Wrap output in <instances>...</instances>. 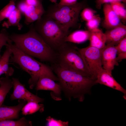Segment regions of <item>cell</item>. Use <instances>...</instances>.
I'll return each mask as SVG.
<instances>
[{
    "label": "cell",
    "mask_w": 126,
    "mask_h": 126,
    "mask_svg": "<svg viewBox=\"0 0 126 126\" xmlns=\"http://www.w3.org/2000/svg\"><path fill=\"white\" fill-rule=\"evenodd\" d=\"M10 39L23 52L41 61L55 62L56 53L44 40L35 29L33 23L28 31L22 34L13 33L10 35Z\"/></svg>",
    "instance_id": "6da1fadb"
},
{
    "label": "cell",
    "mask_w": 126,
    "mask_h": 126,
    "mask_svg": "<svg viewBox=\"0 0 126 126\" xmlns=\"http://www.w3.org/2000/svg\"><path fill=\"white\" fill-rule=\"evenodd\" d=\"M51 67L56 75L59 84L65 96L69 100L72 97L83 102L85 95L90 94L95 80L89 77L64 68L56 63Z\"/></svg>",
    "instance_id": "7a4b0ae2"
},
{
    "label": "cell",
    "mask_w": 126,
    "mask_h": 126,
    "mask_svg": "<svg viewBox=\"0 0 126 126\" xmlns=\"http://www.w3.org/2000/svg\"><path fill=\"white\" fill-rule=\"evenodd\" d=\"M12 42L10 39L7 42V44L11 49L12 54L11 61L18 64L30 75L31 78L28 83L30 89H33L39 78L42 76L47 77L54 81H58L57 77L54 74L51 67L25 53Z\"/></svg>",
    "instance_id": "3957f363"
},
{
    "label": "cell",
    "mask_w": 126,
    "mask_h": 126,
    "mask_svg": "<svg viewBox=\"0 0 126 126\" xmlns=\"http://www.w3.org/2000/svg\"><path fill=\"white\" fill-rule=\"evenodd\" d=\"M34 28L45 42L56 51L65 42L68 30L45 13L33 24Z\"/></svg>",
    "instance_id": "277c9868"
},
{
    "label": "cell",
    "mask_w": 126,
    "mask_h": 126,
    "mask_svg": "<svg viewBox=\"0 0 126 126\" xmlns=\"http://www.w3.org/2000/svg\"><path fill=\"white\" fill-rule=\"evenodd\" d=\"M78 48L72 43L65 42L56 51V58L54 63L91 78Z\"/></svg>",
    "instance_id": "5b68a950"
},
{
    "label": "cell",
    "mask_w": 126,
    "mask_h": 126,
    "mask_svg": "<svg viewBox=\"0 0 126 126\" xmlns=\"http://www.w3.org/2000/svg\"><path fill=\"white\" fill-rule=\"evenodd\" d=\"M85 6L84 0L70 5L58 6L56 3L49 7L45 14L69 31L77 25L79 15Z\"/></svg>",
    "instance_id": "8992f818"
},
{
    "label": "cell",
    "mask_w": 126,
    "mask_h": 126,
    "mask_svg": "<svg viewBox=\"0 0 126 126\" xmlns=\"http://www.w3.org/2000/svg\"><path fill=\"white\" fill-rule=\"evenodd\" d=\"M78 49L91 78L95 80L98 74L103 68L101 59L102 49L90 45Z\"/></svg>",
    "instance_id": "52a82bcc"
},
{
    "label": "cell",
    "mask_w": 126,
    "mask_h": 126,
    "mask_svg": "<svg viewBox=\"0 0 126 126\" xmlns=\"http://www.w3.org/2000/svg\"><path fill=\"white\" fill-rule=\"evenodd\" d=\"M13 91L11 94V100H23L27 102L34 101L38 103L42 102L43 99L34 95L27 90L17 78H13Z\"/></svg>",
    "instance_id": "ba28073f"
},
{
    "label": "cell",
    "mask_w": 126,
    "mask_h": 126,
    "mask_svg": "<svg viewBox=\"0 0 126 126\" xmlns=\"http://www.w3.org/2000/svg\"><path fill=\"white\" fill-rule=\"evenodd\" d=\"M117 51L115 46L107 44L102 49V62L103 68L111 74L115 65L119 64L116 59Z\"/></svg>",
    "instance_id": "9c48e42d"
},
{
    "label": "cell",
    "mask_w": 126,
    "mask_h": 126,
    "mask_svg": "<svg viewBox=\"0 0 126 126\" xmlns=\"http://www.w3.org/2000/svg\"><path fill=\"white\" fill-rule=\"evenodd\" d=\"M35 89L37 90H46L51 91L52 97L56 100H58L57 96L61 99L60 95L61 91V87L59 84L50 78L46 76H42L39 79L36 85Z\"/></svg>",
    "instance_id": "30bf717a"
},
{
    "label": "cell",
    "mask_w": 126,
    "mask_h": 126,
    "mask_svg": "<svg viewBox=\"0 0 126 126\" xmlns=\"http://www.w3.org/2000/svg\"><path fill=\"white\" fill-rule=\"evenodd\" d=\"M96 84L103 85L123 93L125 97L126 90L118 83L112 76L103 68L98 73L95 80Z\"/></svg>",
    "instance_id": "8fae6325"
},
{
    "label": "cell",
    "mask_w": 126,
    "mask_h": 126,
    "mask_svg": "<svg viewBox=\"0 0 126 126\" xmlns=\"http://www.w3.org/2000/svg\"><path fill=\"white\" fill-rule=\"evenodd\" d=\"M104 33L106 37V44L116 46L126 36V26L122 23Z\"/></svg>",
    "instance_id": "7c38bea8"
},
{
    "label": "cell",
    "mask_w": 126,
    "mask_h": 126,
    "mask_svg": "<svg viewBox=\"0 0 126 126\" xmlns=\"http://www.w3.org/2000/svg\"><path fill=\"white\" fill-rule=\"evenodd\" d=\"M103 12L104 19L103 25L108 30L112 28L121 24L120 19L112 10L110 4H104Z\"/></svg>",
    "instance_id": "4fadbf2b"
},
{
    "label": "cell",
    "mask_w": 126,
    "mask_h": 126,
    "mask_svg": "<svg viewBox=\"0 0 126 126\" xmlns=\"http://www.w3.org/2000/svg\"><path fill=\"white\" fill-rule=\"evenodd\" d=\"M19 103L14 106H0V120H12L18 118L19 113L25 105L26 101L19 100Z\"/></svg>",
    "instance_id": "5bb4252c"
},
{
    "label": "cell",
    "mask_w": 126,
    "mask_h": 126,
    "mask_svg": "<svg viewBox=\"0 0 126 126\" xmlns=\"http://www.w3.org/2000/svg\"><path fill=\"white\" fill-rule=\"evenodd\" d=\"M46 12L42 4L28 5L24 13L25 23L28 25L39 19Z\"/></svg>",
    "instance_id": "9a60e30c"
},
{
    "label": "cell",
    "mask_w": 126,
    "mask_h": 126,
    "mask_svg": "<svg viewBox=\"0 0 126 126\" xmlns=\"http://www.w3.org/2000/svg\"><path fill=\"white\" fill-rule=\"evenodd\" d=\"M6 47V49L0 59V76L5 74L6 76L9 77L12 75L14 70L12 67L9 66L10 58L12 54L11 50L7 43Z\"/></svg>",
    "instance_id": "2e32d148"
},
{
    "label": "cell",
    "mask_w": 126,
    "mask_h": 126,
    "mask_svg": "<svg viewBox=\"0 0 126 126\" xmlns=\"http://www.w3.org/2000/svg\"><path fill=\"white\" fill-rule=\"evenodd\" d=\"M90 32L89 39L90 45L100 49H103L106 45V37L105 33L98 28Z\"/></svg>",
    "instance_id": "e0dca14e"
},
{
    "label": "cell",
    "mask_w": 126,
    "mask_h": 126,
    "mask_svg": "<svg viewBox=\"0 0 126 126\" xmlns=\"http://www.w3.org/2000/svg\"><path fill=\"white\" fill-rule=\"evenodd\" d=\"M90 32L88 30H78L69 33L65 38L64 41L79 44L89 40Z\"/></svg>",
    "instance_id": "ac0fdd59"
},
{
    "label": "cell",
    "mask_w": 126,
    "mask_h": 126,
    "mask_svg": "<svg viewBox=\"0 0 126 126\" xmlns=\"http://www.w3.org/2000/svg\"><path fill=\"white\" fill-rule=\"evenodd\" d=\"M22 15L16 7L7 18V20L3 22L2 24V26L7 28L11 26H16L18 30H21L23 26L20 22Z\"/></svg>",
    "instance_id": "d6986e66"
},
{
    "label": "cell",
    "mask_w": 126,
    "mask_h": 126,
    "mask_svg": "<svg viewBox=\"0 0 126 126\" xmlns=\"http://www.w3.org/2000/svg\"><path fill=\"white\" fill-rule=\"evenodd\" d=\"M13 86L12 80L9 77L0 78V106L2 105L7 94Z\"/></svg>",
    "instance_id": "ffe728a7"
},
{
    "label": "cell",
    "mask_w": 126,
    "mask_h": 126,
    "mask_svg": "<svg viewBox=\"0 0 126 126\" xmlns=\"http://www.w3.org/2000/svg\"><path fill=\"white\" fill-rule=\"evenodd\" d=\"M44 106L43 104H38L34 101L27 102L23 107L21 110L23 115H26L33 114L39 111L42 112L44 111Z\"/></svg>",
    "instance_id": "44dd1931"
},
{
    "label": "cell",
    "mask_w": 126,
    "mask_h": 126,
    "mask_svg": "<svg viewBox=\"0 0 126 126\" xmlns=\"http://www.w3.org/2000/svg\"><path fill=\"white\" fill-rule=\"evenodd\" d=\"M111 7L120 20L125 22L126 20V10L124 3L115 1L110 3Z\"/></svg>",
    "instance_id": "7402d4cb"
},
{
    "label": "cell",
    "mask_w": 126,
    "mask_h": 126,
    "mask_svg": "<svg viewBox=\"0 0 126 126\" xmlns=\"http://www.w3.org/2000/svg\"><path fill=\"white\" fill-rule=\"evenodd\" d=\"M31 121L26 119L24 117L17 121L12 120H0V126H32Z\"/></svg>",
    "instance_id": "603a6c76"
},
{
    "label": "cell",
    "mask_w": 126,
    "mask_h": 126,
    "mask_svg": "<svg viewBox=\"0 0 126 126\" xmlns=\"http://www.w3.org/2000/svg\"><path fill=\"white\" fill-rule=\"evenodd\" d=\"M16 7L15 1L10 0L8 4L0 10V23L4 19L7 18Z\"/></svg>",
    "instance_id": "cb8c5ba5"
},
{
    "label": "cell",
    "mask_w": 126,
    "mask_h": 126,
    "mask_svg": "<svg viewBox=\"0 0 126 126\" xmlns=\"http://www.w3.org/2000/svg\"><path fill=\"white\" fill-rule=\"evenodd\" d=\"M101 21L99 16L95 15L91 19L86 22V26L88 30L91 31L98 28Z\"/></svg>",
    "instance_id": "d4e9b609"
},
{
    "label": "cell",
    "mask_w": 126,
    "mask_h": 126,
    "mask_svg": "<svg viewBox=\"0 0 126 126\" xmlns=\"http://www.w3.org/2000/svg\"><path fill=\"white\" fill-rule=\"evenodd\" d=\"M10 35L6 29L4 28L0 31V59L1 56L0 54L1 49L4 46H7L8 41L10 39Z\"/></svg>",
    "instance_id": "484cf974"
},
{
    "label": "cell",
    "mask_w": 126,
    "mask_h": 126,
    "mask_svg": "<svg viewBox=\"0 0 126 126\" xmlns=\"http://www.w3.org/2000/svg\"><path fill=\"white\" fill-rule=\"evenodd\" d=\"M96 11L88 8H85L82 10L81 13L82 19L86 22L91 19L94 16Z\"/></svg>",
    "instance_id": "4316f807"
},
{
    "label": "cell",
    "mask_w": 126,
    "mask_h": 126,
    "mask_svg": "<svg viewBox=\"0 0 126 126\" xmlns=\"http://www.w3.org/2000/svg\"><path fill=\"white\" fill-rule=\"evenodd\" d=\"M46 120L47 121V126H67L69 125V122L68 121L65 122L60 120H57L54 119L50 116L47 117Z\"/></svg>",
    "instance_id": "83f0119b"
},
{
    "label": "cell",
    "mask_w": 126,
    "mask_h": 126,
    "mask_svg": "<svg viewBox=\"0 0 126 126\" xmlns=\"http://www.w3.org/2000/svg\"><path fill=\"white\" fill-rule=\"evenodd\" d=\"M117 53L126 52V36L123 38L116 46Z\"/></svg>",
    "instance_id": "f1b7e54d"
},
{
    "label": "cell",
    "mask_w": 126,
    "mask_h": 126,
    "mask_svg": "<svg viewBox=\"0 0 126 126\" xmlns=\"http://www.w3.org/2000/svg\"><path fill=\"white\" fill-rule=\"evenodd\" d=\"M120 1L126 3V0H96V7L98 9H101L102 5L106 3H110L115 1Z\"/></svg>",
    "instance_id": "f546056e"
},
{
    "label": "cell",
    "mask_w": 126,
    "mask_h": 126,
    "mask_svg": "<svg viewBox=\"0 0 126 126\" xmlns=\"http://www.w3.org/2000/svg\"><path fill=\"white\" fill-rule=\"evenodd\" d=\"M28 6L24 0H22L18 3L16 7L20 12L22 15H24Z\"/></svg>",
    "instance_id": "4dcf8cb0"
},
{
    "label": "cell",
    "mask_w": 126,
    "mask_h": 126,
    "mask_svg": "<svg viewBox=\"0 0 126 126\" xmlns=\"http://www.w3.org/2000/svg\"><path fill=\"white\" fill-rule=\"evenodd\" d=\"M77 0H60L58 4L57 3L58 6L64 5H70L75 4Z\"/></svg>",
    "instance_id": "1f68e13d"
},
{
    "label": "cell",
    "mask_w": 126,
    "mask_h": 126,
    "mask_svg": "<svg viewBox=\"0 0 126 126\" xmlns=\"http://www.w3.org/2000/svg\"><path fill=\"white\" fill-rule=\"evenodd\" d=\"M28 5L37 6L42 4L41 0H24Z\"/></svg>",
    "instance_id": "d6a6232c"
},
{
    "label": "cell",
    "mask_w": 126,
    "mask_h": 126,
    "mask_svg": "<svg viewBox=\"0 0 126 126\" xmlns=\"http://www.w3.org/2000/svg\"><path fill=\"white\" fill-rule=\"evenodd\" d=\"M118 56L116 57L117 62H120L122 60L126 59V52L121 53H117Z\"/></svg>",
    "instance_id": "836d02e7"
},
{
    "label": "cell",
    "mask_w": 126,
    "mask_h": 126,
    "mask_svg": "<svg viewBox=\"0 0 126 126\" xmlns=\"http://www.w3.org/2000/svg\"><path fill=\"white\" fill-rule=\"evenodd\" d=\"M50 1L52 3H54V4L56 3L57 0H50Z\"/></svg>",
    "instance_id": "e575fe53"
},
{
    "label": "cell",
    "mask_w": 126,
    "mask_h": 126,
    "mask_svg": "<svg viewBox=\"0 0 126 126\" xmlns=\"http://www.w3.org/2000/svg\"><path fill=\"white\" fill-rule=\"evenodd\" d=\"M14 1H15V0H14Z\"/></svg>",
    "instance_id": "d590c367"
}]
</instances>
